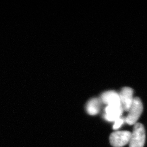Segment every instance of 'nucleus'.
Returning <instances> with one entry per match:
<instances>
[{
    "instance_id": "39448f33",
    "label": "nucleus",
    "mask_w": 147,
    "mask_h": 147,
    "mask_svg": "<svg viewBox=\"0 0 147 147\" xmlns=\"http://www.w3.org/2000/svg\"><path fill=\"white\" fill-rule=\"evenodd\" d=\"M100 99L102 102L107 106H121L119 93L114 90L104 92L101 94Z\"/></svg>"
},
{
    "instance_id": "0eeeda50",
    "label": "nucleus",
    "mask_w": 147,
    "mask_h": 147,
    "mask_svg": "<svg viewBox=\"0 0 147 147\" xmlns=\"http://www.w3.org/2000/svg\"><path fill=\"white\" fill-rule=\"evenodd\" d=\"M100 98H93L90 99L86 104V111L90 115L97 114L100 109L101 105Z\"/></svg>"
},
{
    "instance_id": "423d86ee",
    "label": "nucleus",
    "mask_w": 147,
    "mask_h": 147,
    "mask_svg": "<svg viewBox=\"0 0 147 147\" xmlns=\"http://www.w3.org/2000/svg\"><path fill=\"white\" fill-rule=\"evenodd\" d=\"M123 111L121 106H107L105 109L104 118L109 121H115L121 118Z\"/></svg>"
},
{
    "instance_id": "f03ea898",
    "label": "nucleus",
    "mask_w": 147,
    "mask_h": 147,
    "mask_svg": "<svg viewBox=\"0 0 147 147\" xmlns=\"http://www.w3.org/2000/svg\"><path fill=\"white\" fill-rule=\"evenodd\" d=\"M143 106L140 98L135 97L129 111V114L125 118V122L129 125H135L143 112Z\"/></svg>"
},
{
    "instance_id": "f257e3e1",
    "label": "nucleus",
    "mask_w": 147,
    "mask_h": 147,
    "mask_svg": "<svg viewBox=\"0 0 147 147\" xmlns=\"http://www.w3.org/2000/svg\"><path fill=\"white\" fill-rule=\"evenodd\" d=\"M146 139L144 127L140 123H136L133 128L129 142V147H143Z\"/></svg>"
},
{
    "instance_id": "20e7f679",
    "label": "nucleus",
    "mask_w": 147,
    "mask_h": 147,
    "mask_svg": "<svg viewBox=\"0 0 147 147\" xmlns=\"http://www.w3.org/2000/svg\"><path fill=\"white\" fill-rule=\"evenodd\" d=\"M133 94V89L128 87L123 88L119 93L121 105L123 111H129L134 99Z\"/></svg>"
},
{
    "instance_id": "6e6552de",
    "label": "nucleus",
    "mask_w": 147,
    "mask_h": 147,
    "mask_svg": "<svg viewBox=\"0 0 147 147\" xmlns=\"http://www.w3.org/2000/svg\"><path fill=\"white\" fill-rule=\"evenodd\" d=\"M125 121V119L124 118H121V117L119 118L114 121L115 123L113 126V129H119Z\"/></svg>"
},
{
    "instance_id": "7ed1b4c3",
    "label": "nucleus",
    "mask_w": 147,
    "mask_h": 147,
    "mask_svg": "<svg viewBox=\"0 0 147 147\" xmlns=\"http://www.w3.org/2000/svg\"><path fill=\"white\" fill-rule=\"evenodd\" d=\"M131 132L129 131H117L111 133L110 142L114 147H122L129 143Z\"/></svg>"
}]
</instances>
